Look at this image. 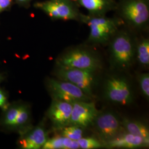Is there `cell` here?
Masks as SVG:
<instances>
[{"label": "cell", "instance_id": "cell-1", "mask_svg": "<svg viewBox=\"0 0 149 149\" xmlns=\"http://www.w3.org/2000/svg\"><path fill=\"white\" fill-rule=\"evenodd\" d=\"M1 111L0 130L3 132L19 135L33 126L31 107L26 102H9Z\"/></svg>", "mask_w": 149, "mask_h": 149}, {"label": "cell", "instance_id": "cell-2", "mask_svg": "<svg viewBox=\"0 0 149 149\" xmlns=\"http://www.w3.org/2000/svg\"><path fill=\"white\" fill-rule=\"evenodd\" d=\"M107 44L112 65L119 69H129L135 59V38L129 31L120 28Z\"/></svg>", "mask_w": 149, "mask_h": 149}, {"label": "cell", "instance_id": "cell-3", "mask_svg": "<svg viewBox=\"0 0 149 149\" xmlns=\"http://www.w3.org/2000/svg\"><path fill=\"white\" fill-rule=\"evenodd\" d=\"M114 11L124 26L137 31L149 27V0H118Z\"/></svg>", "mask_w": 149, "mask_h": 149}, {"label": "cell", "instance_id": "cell-4", "mask_svg": "<svg viewBox=\"0 0 149 149\" xmlns=\"http://www.w3.org/2000/svg\"><path fill=\"white\" fill-rule=\"evenodd\" d=\"M80 23L87 25L90 34L87 43L95 45L107 44L111 38L120 27L124 26L122 21L117 16H92L82 14Z\"/></svg>", "mask_w": 149, "mask_h": 149}, {"label": "cell", "instance_id": "cell-5", "mask_svg": "<svg viewBox=\"0 0 149 149\" xmlns=\"http://www.w3.org/2000/svg\"><path fill=\"white\" fill-rule=\"evenodd\" d=\"M58 68H74L97 71L101 68V60L96 52L86 46L69 49L56 59Z\"/></svg>", "mask_w": 149, "mask_h": 149}, {"label": "cell", "instance_id": "cell-6", "mask_svg": "<svg viewBox=\"0 0 149 149\" xmlns=\"http://www.w3.org/2000/svg\"><path fill=\"white\" fill-rule=\"evenodd\" d=\"M33 7L43 12L53 21L81 20L82 13L74 0H45L34 3Z\"/></svg>", "mask_w": 149, "mask_h": 149}, {"label": "cell", "instance_id": "cell-7", "mask_svg": "<svg viewBox=\"0 0 149 149\" xmlns=\"http://www.w3.org/2000/svg\"><path fill=\"white\" fill-rule=\"evenodd\" d=\"M55 74L59 80L72 83L88 96L93 97L97 82L95 71L57 67Z\"/></svg>", "mask_w": 149, "mask_h": 149}, {"label": "cell", "instance_id": "cell-8", "mask_svg": "<svg viewBox=\"0 0 149 149\" xmlns=\"http://www.w3.org/2000/svg\"><path fill=\"white\" fill-rule=\"evenodd\" d=\"M46 88L52 99L74 103L76 101H90L91 97L72 83L63 80L48 78Z\"/></svg>", "mask_w": 149, "mask_h": 149}, {"label": "cell", "instance_id": "cell-9", "mask_svg": "<svg viewBox=\"0 0 149 149\" xmlns=\"http://www.w3.org/2000/svg\"><path fill=\"white\" fill-rule=\"evenodd\" d=\"M92 125L98 138L104 144L125 132L122 120L112 112H99Z\"/></svg>", "mask_w": 149, "mask_h": 149}, {"label": "cell", "instance_id": "cell-10", "mask_svg": "<svg viewBox=\"0 0 149 149\" xmlns=\"http://www.w3.org/2000/svg\"><path fill=\"white\" fill-rule=\"evenodd\" d=\"M104 96L108 101L122 106L129 105L133 100V93L128 80L118 76L106 80Z\"/></svg>", "mask_w": 149, "mask_h": 149}, {"label": "cell", "instance_id": "cell-11", "mask_svg": "<svg viewBox=\"0 0 149 149\" xmlns=\"http://www.w3.org/2000/svg\"><path fill=\"white\" fill-rule=\"evenodd\" d=\"M48 138L49 132L43 120L37 125L32 126L24 132L19 134L17 144L20 149H42Z\"/></svg>", "mask_w": 149, "mask_h": 149}, {"label": "cell", "instance_id": "cell-12", "mask_svg": "<svg viewBox=\"0 0 149 149\" xmlns=\"http://www.w3.org/2000/svg\"><path fill=\"white\" fill-rule=\"evenodd\" d=\"M99 113L94 102L76 101L72 103L70 125L85 129L92 125Z\"/></svg>", "mask_w": 149, "mask_h": 149}, {"label": "cell", "instance_id": "cell-13", "mask_svg": "<svg viewBox=\"0 0 149 149\" xmlns=\"http://www.w3.org/2000/svg\"><path fill=\"white\" fill-rule=\"evenodd\" d=\"M72 103L52 99L47 112V117L52 123L54 130H61L70 125Z\"/></svg>", "mask_w": 149, "mask_h": 149}, {"label": "cell", "instance_id": "cell-14", "mask_svg": "<svg viewBox=\"0 0 149 149\" xmlns=\"http://www.w3.org/2000/svg\"><path fill=\"white\" fill-rule=\"evenodd\" d=\"M79 7L86 9L90 16L107 15L108 13L115 10L116 0H74Z\"/></svg>", "mask_w": 149, "mask_h": 149}, {"label": "cell", "instance_id": "cell-15", "mask_svg": "<svg viewBox=\"0 0 149 149\" xmlns=\"http://www.w3.org/2000/svg\"><path fill=\"white\" fill-rule=\"evenodd\" d=\"M149 140L127 132H124L116 138L110 140L104 145L110 148L135 149L149 146Z\"/></svg>", "mask_w": 149, "mask_h": 149}, {"label": "cell", "instance_id": "cell-16", "mask_svg": "<svg viewBox=\"0 0 149 149\" xmlns=\"http://www.w3.org/2000/svg\"><path fill=\"white\" fill-rule=\"evenodd\" d=\"M135 59L139 63L144 67H148L149 65V38L141 36L135 38Z\"/></svg>", "mask_w": 149, "mask_h": 149}, {"label": "cell", "instance_id": "cell-17", "mask_svg": "<svg viewBox=\"0 0 149 149\" xmlns=\"http://www.w3.org/2000/svg\"><path fill=\"white\" fill-rule=\"evenodd\" d=\"M122 124L125 132L149 140V129L146 124L138 120L126 118L122 120Z\"/></svg>", "mask_w": 149, "mask_h": 149}, {"label": "cell", "instance_id": "cell-18", "mask_svg": "<svg viewBox=\"0 0 149 149\" xmlns=\"http://www.w3.org/2000/svg\"><path fill=\"white\" fill-rule=\"evenodd\" d=\"M82 129L83 128L80 127L70 125L63 128L61 130L62 136L77 141L83 137L84 132Z\"/></svg>", "mask_w": 149, "mask_h": 149}, {"label": "cell", "instance_id": "cell-19", "mask_svg": "<svg viewBox=\"0 0 149 149\" xmlns=\"http://www.w3.org/2000/svg\"><path fill=\"white\" fill-rule=\"evenodd\" d=\"M80 146V149H98L103 146V144L97 139L92 138H82L77 140Z\"/></svg>", "mask_w": 149, "mask_h": 149}, {"label": "cell", "instance_id": "cell-20", "mask_svg": "<svg viewBox=\"0 0 149 149\" xmlns=\"http://www.w3.org/2000/svg\"><path fill=\"white\" fill-rule=\"evenodd\" d=\"M64 136L56 135L48 138L42 148L43 149H64Z\"/></svg>", "mask_w": 149, "mask_h": 149}, {"label": "cell", "instance_id": "cell-21", "mask_svg": "<svg viewBox=\"0 0 149 149\" xmlns=\"http://www.w3.org/2000/svg\"><path fill=\"white\" fill-rule=\"evenodd\" d=\"M139 83L143 95L149 100V73H144L139 74L138 77Z\"/></svg>", "mask_w": 149, "mask_h": 149}, {"label": "cell", "instance_id": "cell-22", "mask_svg": "<svg viewBox=\"0 0 149 149\" xmlns=\"http://www.w3.org/2000/svg\"><path fill=\"white\" fill-rule=\"evenodd\" d=\"M14 5V0H0V15L4 12L11 11Z\"/></svg>", "mask_w": 149, "mask_h": 149}, {"label": "cell", "instance_id": "cell-23", "mask_svg": "<svg viewBox=\"0 0 149 149\" xmlns=\"http://www.w3.org/2000/svg\"><path fill=\"white\" fill-rule=\"evenodd\" d=\"M64 149H80V146L78 141L71 139L64 136L63 140Z\"/></svg>", "mask_w": 149, "mask_h": 149}, {"label": "cell", "instance_id": "cell-24", "mask_svg": "<svg viewBox=\"0 0 149 149\" xmlns=\"http://www.w3.org/2000/svg\"><path fill=\"white\" fill-rule=\"evenodd\" d=\"M9 102L7 92L5 89L0 87V108L2 109L5 108Z\"/></svg>", "mask_w": 149, "mask_h": 149}, {"label": "cell", "instance_id": "cell-25", "mask_svg": "<svg viewBox=\"0 0 149 149\" xmlns=\"http://www.w3.org/2000/svg\"><path fill=\"white\" fill-rule=\"evenodd\" d=\"M33 0H14L15 5H17L20 7L28 9L30 7Z\"/></svg>", "mask_w": 149, "mask_h": 149}, {"label": "cell", "instance_id": "cell-26", "mask_svg": "<svg viewBox=\"0 0 149 149\" xmlns=\"http://www.w3.org/2000/svg\"><path fill=\"white\" fill-rule=\"evenodd\" d=\"M5 80V76L3 74L0 73V84Z\"/></svg>", "mask_w": 149, "mask_h": 149}]
</instances>
